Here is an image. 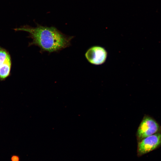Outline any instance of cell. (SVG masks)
<instances>
[{"label":"cell","instance_id":"obj_1","mask_svg":"<svg viewBox=\"0 0 161 161\" xmlns=\"http://www.w3.org/2000/svg\"><path fill=\"white\" fill-rule=\"evenodd\" d=\"M15 30L27 32L32 40L30 45L37 46L41 51L49 53L58 52L69 47L74 37L65 35L55 27L38 24L35 27L26 25Z\"/></svg>","mask_w":161,"mask_h":161},{"label":"cell","instance_id":"obj_2","mask_svg":"<svg viewBox=\"0 0 161 161\" xmlns=\"http://www.w3.org/2000/svg\"><path fill=\"white\" fill-rule=\"evenodd\" d=\"M160 127L153 118L147 116L144 117L137 130V136L140 141L147 137L160 131Z\"/></svg>","mask_w":161,"mask_h":161},{"label":"cell","instance_id":"obj_3","mask_svg":"<svg viewBox=\"0 0 161 161\" xmlns=\"http://www.w3.org/2000/svg\"><path fill=\"white\" fill-rule=\"evenodd\" d=\"M161 145V131L147 137L138 143L137 153L141 156L157 149Z\"/></svg>","mask_w":161,"mask_h":161},{"label":"cell","instance_id":"obj_4","mask_svg":"<svg viewBox=\"0 0 161 161\" xmlns=\"http://www.w3.org/2000/svg\"><path fill=\"white\" fill-rule=\"evenodd\" d=\"M107 52L103 48L99 46L93 47L88 49L85 56L89 62L95 65L103 63L107 57Z\"/></svg>","mask_w":161,"mask_h":161},{"label":"cell","instance_id":"obj_5","mask_svg":"<svg viewBox=\"0 0 161 161\" xmlns=\"http://www.w3.org/2000/svg\"><path fill=\"white\" fill-rule=\"evenodd\" d=\"M11 67V61L9 53L4 49L0 47V76L9 74Z\"/></svg>","mask_w":161,"mask_h":161},{"label":"cell","instance_id":"obj_6","mask_svg":"<svg viewBox=\"0 0 161 161\" xmlns=\"http://www.w3.org/2000/svg\"><path fill=\"white\" fill-rule=\"evenodd\" d=\"M12 161H19V158L17 156L13 155L11 158Z\"/></svg>","mask_w":161,"mask_h":161}]
</instances>
